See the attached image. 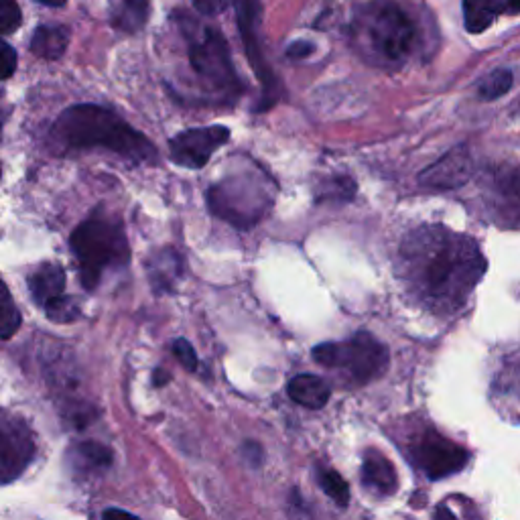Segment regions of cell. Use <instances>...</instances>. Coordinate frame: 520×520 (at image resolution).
Here are the masks:
<instances>
[{
	"instance_id": "cell-14",
	"label": "cell",
	"mask_w": 520,
	"mask_h": 520,
	"mask_svg": "<svg viewBox=\"0 0 520 520\" xmlns=\"http://www.w3.org/2000/svg\"><path fill=\"white\" fill-rule=\"evenodd\" d=\"M287 393L291 401L305 409H323L328 405L332 390L319 376L313 374H299L289 382Z\"/></svg>"
},
{
	"instance_id": "cell-19",
	"label": "cell",
	"mask_w": 520,
	"mask_h": 520,
	"mask_svg": "<svg viewBox=\"0 0 520 520\" xmlns=\"http://www.w3.org/2000/svg\"><path fill=\"white\" fill-rule=\"evenodd\" d=\"M506 9V0H464V21L470 33L486 31Z\"/></svg>"
},
{
	"instance_id": "cell-16",
	"label": "cell",
	"mask_w": 520,
	"mask_h": 520,
	"mask_svg": "<svg viewBox=\"0 0 520 520\" xmlns=\"http://www.w3.org/2000/svg\"><path fill=\"white\" fill-rule=\"evenodd\" d=\"M183 271V263H181V256L171 250H159L151 260H149V277L153 283L155 291H171L177 283V279L181 277Z\"/></svg>"
},
{
	"instance_id": "cell-34",
	"label": "cell",
	"mask_w": 520,
	"mask_h": 520,
	"mask_svg": "<svg viewBox=\"0 0 520 520\" xmlns=\"http://www.w3.org/2000/svg\"><path fill=\"white\" fill-rule=\"evenodd\" d=\"M165 382H169V374H167L165 370H157V372H155V384L161 386V384H165Z\"/></svg>"
},
{
	"instance_id": "cell-21",
	"label": "cell",
	"mask_w": 520,
	"mask_h": 520,
	"mask_svg": "<svg viewBox=\"0 0 520 520\" xmlns=\"http://www.w3.org/2000/svg\"><path fill=\"white\" fill-rule=\"evenodd\" d=\"M494 187L500 195L502 208L512 216H520V167H506L498 171Z\"/></svg>"
},
{
	"instance_id": "cell-12",
	"label": "cell",
	"mask_w": 520,
	"mask_h": 520,
	"mask_svg": "<svg viewBox=\"0 0 520 520\" xmlns=\"http://www.w3.org/2000/svg\"><path fill=\"white\" fill-rule=\"evenodd\" d=\"M474 175V159L470 151L460 145L445 153L439 161H435L431 167L421 171L419 183L429 189L447 191V189H458L466 185Z\"/></svg>"
},
{
	"instance_id": "cell-17",
	"label": "cell",
	"mask_w": 520,
	"mask_h": 520,
	"mask_svg": "<svg viewBox=\"0 0 520 520\" xmlns=\"http://www.w3.org/2000/svg\"><path fill=\"white\" fill-rule=\"evenodd\" d=\"M70 43V31L61 25H41L33 33L31 51L43 59H59Z\"/></svg>"
},
{
	"instance_id": "cell-2",
	"label": "cell",
	"mask_w": 520,
	"mask_h": 520,
	"mask_svg": "<svg viewBox=\"0 0 520 520\" xmlns=\"http://www.w3.org/2000/svg\"><path fill=\"white\" fill-rule=\"evenodd\" d=\"M53 141L63 149H108L133 163L157 161L155 145L116 112L96 106H72L55 120Z\"/></svg>"
},
{
	"instance_id": "cell-30",
	"label": "cell",
	"mask_w": 520,
	"mask_h": 520,
	"mask_svg": "<svg viewBox=\"0 0 520 520\" xmlns=\"http://www.w3.org/2000/svg\"><path fill=\"white\" fill-rule=\"evenodd\" d=\"M242 453H244L246 462H248L252 468H258L260 464H263V460H265L263 447H260L256 441H248V443H244V447H242Z\"/></svg>"
},
{
	"instance_id": "cell-5",
	"label": "cell",
	"mask_w": 520,
	"mask_h": 520,
	"mask_svg": "<svg viewBox=\"0 0 520 520\" xmlns=\"http://www.w3.org/2000/svg\"><path fill=\"white\" fill-rule=\"evenodd\" d=\"M181 29L187 39V55L195 76L212 92L234 96L238 92V78L224 35L210 25H200L191 19H185Z\"/></svg>"
},
{
	"instance_id": "cell-20",
	"label": "cell",
	"mask_w": 520,
	"mask_h": 520,
	"mask_svg": "<svg viewBox=\"0 0 520 520\" xmlns=\"http://www.w3.org/2000/svg\"><path fill=\"white\" fill-rule=\"evenodd\" d=\"M70 458L76 470L80 472H98L106 466H110L112 462V451L100 443L94 441H86V443H78L72 451Z\"/></svg>"
},
{
	"instance_id": "cell-4",
	"label": "cell",
	"mask_w": 520,
	"mask_h": 520,
	"mask_svg": "<svg viewBox=\"0 0 520 520\" xmlns=\"http://www.w3.org/2000/svg\"><path fill=\"white\" fill-rule=\"evenodd\" d=\"M72 252L78 260L80 281L92 291L108 269L124 267L130 260V248L124 230L114 220L94 214L72 234Z\"/></svg>"
},
{
	"instance_id": "cell-7",
	"label": "cell",
	"mask_w": 520,
	"mask_h": 520,
	"mask_svg": "<svg viewBox=\"0 0 520 520\" xmlns=\"http://www.w3.org/2000/svg\"><path fill=\"white\" fill-rule=\"evenodd\" d=\"M313 360L325 368H338L356 384H364L386 370L388 350L372 334L358 332L342 344L328 342L313 348Z\"/></svg>"
},
{
	"instance_id": "cell-22",
	"label": "cell",
	"mask_w": 520,
	"mask_h": 520,
	"mask_svg": "<svg viewBox=\"0 0 520 520\" xmlns=\"http://www.w3.org/2000/svg\"><path fill=\"white\" fill-rule=\"evenodd\" d=\"M317 482L321 490L328 494L340 508H346L350 502V486L336 470H319Z\"/></svg>"
},
{
	"instance_id": "cell-10",
	"label": "cell",
	"mask_w": 520,
	"mask_h": 520,
	"mask_svg": "<svg viewBox=\"0 0 520 520\" xmlns=\"http://www.w3.org/2000/svg\"><path fill=\"white\" fill-rule=\"evenodd\" d=\"M230 139L226 126H204L189 128L171 139V159L187 169H202L208 165L212 155Z\"/></svg>"
},
{
	"instance_id": "cell-8",
	"label": "cell",
	"mask_w": 520,
	"mask_h": 520,
	"mask_svg": "<svg viewBox=\"0 0 520 520\" xmlns=\"http://www.w3.org/2000/svg\"><path fill=\"white\" fill-rule=\"evenodd\" d=\"M35 458V435L29 425L0 409V484H11Z\"/></svg>"
},
{
	"instance_id": "cell-18",
	"label": "cell",
	"mask_w": 520,
	"mask_h": 520,
	"mask_svg": "<svg viewBox=\"0 0 520 520\" xmlns=\"http://www.w3.org/2000/svg\"><path fill=\"white\" fill-rule=\"evenodd\" d=\"M149 19V0H116L110 21L118 31L137 33Z\"/></svg>"
},
{
	"instance_id": "cell-1",
	"label": "cell",
	"mask_w": 520,
	"mask_h": 520,
	"mask_svg": "<svg viewBox=\"0 0 520 520\" xmlns=\"http://www.w3.org/2000/svg\"><path fill=\"white\" fill-rule=\"evenodd\" d=\"M407 275L421 297L437 309H460L486 273V260L470 236L427 226L403 244Z\"/></svg>"
},
{
	"instance_id": "cell-6",
	"label": "cell",
	"mask_w": 520,
	"mask_h": 520,
	"mask_svg": "<svg viewBox=\"0 0 520 520\" xmlns=\"http://www.w3.org/2000/svg\"><path fill=\"white\" fill-rule=\"evenodd\" d=\"M273 204L267 179L263 177H228L208 191L210 210L224 222L248 230L267 214Z\"/></svg>"
},
{
	"instance_id": "cell-32",
	"label": "cell",
	"mask_w": 520,
	"mask_h": 520,
	"mask_svg": "<svg viewBox=\"0 0 520 520\" xmlns=\"http://www.w3.org/2000/svg\"><path fill=\"white\" fill-rule=\"evenodd\" d=\"M7 301H11V293H9L7 283H5L3 279H0V305L7 303Z\"/></svg>"
},
{
	"instance_id": "cell-31",
	"label": "cell",
	"mask_w": 520,
	"mask_h": 520,
	"mask_svg": "<svg viewBox=\"0 0 520 520\" xmlns=\"http://www.w3.org/2000/svg\"><path fill=\"white\" fill-rule=\"evenodd\" d=\"M313 49H315V47H313L309 41H295L293 45H289L287 53H289V57H293V59H301V57L311 55Z\"/></svg>"
},
{
	"instance_id": "cell-37",
	"label": "cell",
	"mask_w": 520,
	"mask_h": 520,
	"mask_svg": "<svg viewBox=\"0 0 520 520\" xmlns=\"http://www.w3.org/2000/svg\"><path fill=\"white\" fill-rule=\"evenodd\" d=\"M0 173H3V169H0Z\"/></svg>"
},
{
	"instance_id": "cell-27",
	"label": "cell",
	"mask_w": 520,
	"mask_h": 520,
	"mask_svg": "<svg viewBox=\"0 0 520 520\" xmlns=\"http://www.w3.org/2000/svg\"><path fill=\"white\" fill-rule=\"evenodd\" d=\"M23 23L21 7L17 0H0V35L15 33Z\"/></svg>"
},
{
	"instance_id": "cell-23",
	"label": "cell",
	"mask_w": 520,
	"mask_h": 520,
	"mask_svg": "<svg viewBox=\"0 0 520 520\" xmlns=\"http://www.w3.org/2000/svg\"><path fill=\"white\" fill-rule=\"evenodd\" d=\"M512 72L508 70H496L492 74H488L478 88V94L482 100H496L502 98L504 94H508V90L512 88Z\"/></svg>"
},
{
	"instance_id": "cell-28",
	"label": "cell",
	"mask_w": 520,
	"mask_h": 520,
	"mask_svg": "<svg viewBox=\"0 0 520 520\" xmlns=\"http://www.w3.org/2000/svg\"><path fill=\"white\" fill-rule=\"evenodd\" d=\"M17 70V51L0 39V80H9Z\"/></svg>"
},
{
	"instance_id": "cell-26",
	"label": "cell",
	"mask_w": 520,
	"mask_h": 520,
	"mask_svg": "<svg viewBox=\"0 0 520 520\" xmlns=\"http://www.w3.org/2000/svg\"><path fill=\"white\" fill-rule=\"evenodd\" d=\"M354 193H356V183L352 181V177H334V181H330L328 187L319 191V200L348 202L354 198Z\"/></svg>"
},
{
	"instance_id": "cell-24",
	"label": "cell",
	"mask_w": 520,
	"mask_h": 520,
	"mask_svg": "<svg viewBox=\"0 0 520 520\" xmlns=\"http://www.w3.org/2000/svg\"><path fill=\"white\" fill-rule=\"evenodd\" d=\"M43 309H45L47 317L57 321V323H70V321L80 317V307H78L76 299L65 297V295H61L55 301L47 303Z\"/></svg>"
},
{
	"instance_id": "cell-35",
	"label": "cell",
	"mask_w": 520,
	"mask_h": 520,
	"mask_svg": "<svg viewBox=\"0 0 520 520\" xmlns=\"http://www.w3.org/2000/svg\"><path fill=\"white\" fill-rule=\"evenodd\" d=\"M506 9H508L510 13L520 15V0H506Z\"/></svg>"
},
{
	"instance_id": "cell-15",
	"label": "cell",
	"mask_w": 520,
	"mask_h": 520,
	"mask_svg": "<svg viewBox=\"0 0 520 520\" xmlns=\"http://www.w3.org/2000/svg\"><path fill=\"white\" fill-rule=\"evenodd\" d=\"M29 291L41 307L55 301L65 291L63 269L59 265H53V263H45V265L37 267L29 277Z\"/></svg>"
},
{
	"instance_id": "cell-13",
	"label": "cell",
	"mask_w": 520,
	"mask_h": 520,
	"mask_svg": "<svg viewBox=\"0 0 520 520\" xmlns=\"http://www.w3.org/2000/svg\"><path fill=\"white\" fill-rule=\"evenodd\" d=\"M362 482L368 490L380 494V496H390L397 492L399 478L393 468L382 453L378 451H368L362 466Z\"/></svg>"
},
{
	"instance_id": "cell-11",
	"label": "cell",
	"mask_w": 520,
	"mask_h": 520,
	"mask_svg": "<svg viewBox=\"0 0 520 520\" xmlns=\"http://www.w3.org/2000/svg\"><path fill=\"white\" fill-rule=\"evenodd\" d=\"M236 5V15H238V25L244 41L246 55L252 63V68L265 88V96L273 98V92L277 88V80L271 72V68L265 61L263 49H260V39H258V19H260V0H234Z\"/></svg>"
},
{
	"instance_id": "cell-25",
	"label": "cell",
	"mask_w": 520,
	"mask_h": 520,
	"mask_svg": "<svg viewBox=\"0 0 520 520\" xmlns=\"http://www.w3.org/2000/svg\"><path fill=\"white\" fill-rule=\"evenodd\" d=\"M21 321V311L13 299L0 305V340H11L19 332Z\"/></svg>"
},
{
	"instance_id": "cell-29",
	"label": "cell",
	"mask_w": 520,
	"mask_h": 520,
	"mask_svg": "<svg viewBox=\"0 0 520 520\" xmlns=\"http://www.w3.org/2000/svg\"><path fill=\"white\" fill-rule=\"evenodd\" d=\"M173 354L189 372L198 370V354H195L193 346L187 340H183V338L175 340L173 342Z\"/></svg>"
},
{
	"instance_id": "cell-3",
	"label": "cell",
	"mask_w": 520,
	"mask_h": 520,
	"mask_svg": "<svg viewBox=\"0 0 520 520\" xmlns=\"http://www.w3.org/2000/svg\"><path fill=\"white\" fill-rule=\"evenodd\" d=\"M350 37L364 59L401 65L415 47V23L393 0H368L352 19Z\"/></svg>"
},
{
	"instance_id": "cell-9",
	"label": "cell",
	"mask_w": 520,
	"mask_h": 520,
	"mask_svg": "<svg viewBox=\"0 0 520 520\" xmlns=\"http://www.w3.org/2000/svg\"><path fill=\"white\" fill-rule=\"evenodd\" d=\"M413 462L431 480H441L460 472L468 464V451L437 431H427L413 445Z\"/></svg>"
},
{
	"instance_id": "cell-36",
	"label": "cell",
	"mask_w": 520,
	"mask_h": 520,
	"mask_svg": "<svg viewBox=\"0 0 520 520\" xmlns=\"http://www.w3.org/2000/svg\"><path fill=\"white\" fill-rule=\"evenodd\" d=\"M37 3H41L45 7H63L68 0H37Z\"/></svg>"
},
{
	"instance_id": "cell-33",
	"label": "cell",
	"mask_w": 520,
	"mask_h": 520,
	"mask_svg": "<svg viewBox=\"0 0 520 520\" xmlns=\"http://www.w3.org/2000/svg\"><path fill=\"white\" fill-rule=\"evenodd\" d=\"M102 516H104V518H112V516H126V518H130L133 514L126 512V510H116V508H112V510H106Z\"/></svg>"
}]
</instances>
